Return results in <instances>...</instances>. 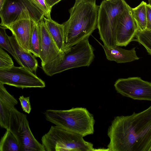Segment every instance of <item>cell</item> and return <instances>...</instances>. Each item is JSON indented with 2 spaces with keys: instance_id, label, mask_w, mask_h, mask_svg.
I'll return each mask as SVG.
<instances>
[{
  "instance_id": "obj_1",
  "label": "cell",
  "mask_w": 151,
  "mask_h": 151,
  "mask_svg": "<svg viewBox=\"0 0 151 151\" xmlns=\"http://www.w3.org/2000/svg\"><path fill=\"white\" fill-rule=\"evenodd\" d=\"M111 151H151V105L142 111L116 117L108 131Z\"/></svg>"
},
{
  "instance_id": "obj_2",
  "label": "cell",
  "mask_w": 151,
  "mask_h": 151,
  "mask_svg": "<svg viewBox=\"0 0 151 151\" xmlns=\"http://www.w3.org/2000/svg\"><path fill=\"white\" fill-rule=\"evenodd\" d=\"M99 6L96 1L81 3L69 10L64 29V51L88 38L97 28Z\"/></svg>"
},
{
  "instance_id": "obj_3",
  "label": "cell",
  "mask_w": 151,
  "mask_h": 151,
  "mask_svg": "<svg viewBox=\"0 0 151 151\" xmlns=\"http://www.w3.org/2000/svg\"><path fill=\"white\" fill-rule=\"evenodd\" d=\"M44 114L47 121L64 129L80 134L83 137L94 133L95 120L93 115L86 108L48 109Z\"/></svg>"
},
{
  "instance_id": "obj_4",
  "label": "cell",
  "mask_w": 151,
  "mask_h": 151,
  "mask_svg": "<svg viewBox=\"0 0 151 151\" xmlns=\"http://www.w3.org/2000/svg\"><path fill=\"white\" fill-rule=\"evenodd\" d=\"M94 50L88 38H86L64 51L60 58L42 68L46 74L51 76L70 69L88 67L94 58Z\"/></svg>"
},
{
  "instance_id": "obj_5",
  "label": "cell",
  "mask_w": 151,
  "mask_h": 151,
  "mask_svg": "<svg viewBox=\"0 0 151 151\" xmlns=\"http://www.w3.org/2000/svg\"><path fill=\"white\" fill-rule=\"evenodd\" d=\"M81 135L55 125L42 137V144L45 151H91L104 150L95 149L91 142L86 141Z\"/></svg>"
},
{
  "instance_id": "obj_6",
  "label": "cell",
  "mask_w": 151,
  "mask_h": 151,
  "mask_svg": "<svg viewBox=\"0 0 151 151\" xmlns=\"http://www.w3.org/2000/svg\"><path fill=\"white\" fill-rule=\"evenodd\" d=\"M127 4L124 0H104L99 6L97 28L100 39L108 48L116 45L118 19Z\"/></svg>"
},
{
  "instance_id": "obj_7",
  "label": "cell",
  "mask_w": 151,
  "mask_h": 151,
  "mask_svg": "<svg viewBox=\"0 0 151 151\" xmlns=\"http://www.w3.org/2000/svg\"><path fill=\"white\" fill-rule=\"evenodd\" d=\"M0 26L6 28L19 20L31 19L38 22L45 16L43 12L31 0H5L0 10Z\"/></svg>"
},
{
  "instance_id": "obj_8",
  "label": "cell",
  "mask_w": 151,
  "mask_h": 151,
  "mask_svg": "<svg viewBox=\"0 0 151 151\" xmlns=\"http://www.w3.org/2000/svg\"><path fill=\"white\" fill-rule=\"evenodd\" d=\"M9 129L18 141L19 151H45L32 133L26 115L15 107L10 111Z\"/></svg>"
},
{
  "instance_id": "obj_9",
  "label": "cell",
  "mask_w": 151,
  "mask_h": 151,
  "mask_svg": "<svg viewBox=\"0 0 151 151\" xmlns=\"http://www.w3.org/2000/svg\"><path fill=\"white\" fill-rule=\"evenodd\" d=\"M0 83L22 89L45 87V82L24 67L13 66L0 70Z\"/></svg>"
},
{
  "instance_id": "obj_10",
  "label": "cell",
  "mask_w": 151,
  "mask_h": 151,
  "mask_svg": "<svg viewBox=\"0 0 151 151\" xmlns=\"http://www.w3.org/2000/svg\"><path fill=\"white\" fill-rule=\"evenodd\" d=\"M117 92L134 100L151 101V83L139 77L121 78L115 82Z\"/></svg>"
},
{
  "instance_id": "obj_11",
  "label": "cell",
  "mask_w": 151,
  "mask_h": 151,
  "mask_svg": "<svg viewBox=\"0 0 151 151\" xmlns=\"http://www.w3.org/2000/svg\"><path fill=\"white\" fill-rule=\"evenodd\" d=\"M137 30L133 16L132 8L127 4L118 19L116 35V45L127 46L133 40Z\"/></svg>"
},
{
  "instance_id": "obj_12",
  "label": "cell",
  "mask_w": 151,
  "mask_h": 151,
  "mask_svg": "<svg viewBox=\"0 0 151 151\" xmlns=\"http://www.w3.org/2000/svg\"><path fill=\"white\" fill-rule=\"evenodd\" d=\"M40 35V58L42 67L60 58V51L54 42L45 24L43 18L38 22Z\"/></svg>"
},
{
  "instance_id": "obj_13",
  "label": "cell",
  "mask_w": 151,
  "mask_h": 151,
  "mask_svg": "<svg viewBox=\"0 0 151 151\" xmlns=\"http://www.w3.org/2000/svg\"><path fill=\"white\" fill-rule=\"evenodd\" d=\"M35 22L31 19H23L13 23L6 28L12 32V35L24 49L30 52L29 41Z\"/></svg>"
},
{
  "instance_id": "obj_14",
  "label": "cell",
  "mask_w": 151,
  "mask_h": 151,
  "mask_svg": "<svg viewBox=\"0 0 151 151\" xmlns=\"http://www.w3.org/2000/svg\"><path fill=\"white\" fill-rule=\"evenodd\" d=\"M18 101L0 83V126L9 129L10 111L18 104Z\"/></svg>"
},
{
  "instance_id": "obj_15",
  "label": "cell",
  "mask_w": 151,
  "mask_h": 151,
  "mask_svg": "<svg viewBox=\"0 0 151 151\" xmlns=\"http://www.w3.org/2000/svg\"><path fill=\"white\" fill-rule=\"evenodd\" d=\"M7 36L12 48L21 63V66L32 72L36 73L38 63L34 55L30 52L24 49L13 35Z\"/></svg>"
},
{
  "instance_id": "obj_16",
  "label": "cell",
  "mask_w": 151,
  "mask_h": 151,
  "mask_svg": "<svg viewBox=\"0 0 151 151\" xmlns=\"http://www.w3.org/2000/svg\"><path fill=\"white\" fill-rule=\"evenodd\" d=\"M104 50L107 59L110 61H115L118 63L131 62L138 60L139 58L136 53L135 48L128 50L116 45L109 48L99 42Z\"/></svg>"
},
{
  "instance_id": "obj_17",
  "label": "cell",
  "mask_w": 151,
  "mask_h": 151,
  "mask_svg": "<svg viewBox=\"0 0 151 151\" xmlns=\"http://www.w3.org/2000/svg\"><path fill=\"white\" fill-rule=\"evenodd\" d=\"M43 19L48 30L59 50L64 51V29L63 24H60L51 18L45 16Z\"/></svg>"
},
{
  "instance_id": "obj_18",
  "label": "cell",
  "mask_w": 151,
  "mask_h": 151,
  "mask_svg": "<svg viewBox=\"0 0 151 151\" xmlns=\"http://www.w3.org/2000/svg\"><path fill=\"white\" fill-rule=\"evenodd\" d=\"M147 4L146 2L142 1L137 6L132 8L133 16L138 30L142 31L146 29Z\"/></svg>"
},
{
  "instance_id": "obj_19",
  "label": "cell",
  "mask_w": 151,
  "mask_h": 151,
  "mask_svg": "<svg viewBox=\"0 0 151 151\" xmlns=\"http://www.w3.org/2000/svg\"><path fill=\"white\" fill-rule=\"evenodd\" d=\"M0 151H19L18 141L9 129L6 130L0 142Z\"/></svg>"
},
{
  "instance_id": "obj_20",
  "label": "cell",
  "mask_w": 151,
  "mask_h": 151,
  "mask_svg": "<svg viewBox=\"0 0 151 151\" xmlns=\"http://www.w3.org/2000/svg\"><path fill=\"white\" fill-rule=\"evenodd\" d=\"M40 35L38 22H35L30 38L29 48L30 52L35 57L40 58Z\"/></svg>"
},
{
  "instance_id": "obj_21",
  "label": "cell",
  "mask_w": 151,
  "mask_h": 151,
  "mask_svg": "<svg viewBox=\"0 0 151 151\" xmlns=\"http://www.w3.org/2000/svg\"><path fill=\"white\" fill-rule=\"evenodd\" d=\"M134 37L135 39L133 40L142 45L151 55V30H137Z\"/></svg>"
},
{
  "instance_id": "obj_22",
  "label": "cell",
  "mask_w": 151,
  "mask_h": 151,
  "mask_svg": "<svg viewBox=\"0 0 151 151\" xmlns=\"http://www.w3.org/2000/svg\"><path fill=\"white\" fill-rule=\"evenodd\" d=\"M3 26H0V47L8 51L13 57L17 62L21 66V63L12 48L7 37L5 29Z\"/></svg>"
},
{
  "instance_id": "obj_23",
  "label": "cell",
  "mask_w": 151,
  "mask_h": 151,
  "mask_svg": "<svg viewBox=\"0 0 151 151\" xmlns=\"http://www.w3.org/2000/svg\"><path fill=\"white\" fill-rule=\"evenodd\" d=\"M13 66L14 63L11 58L0 47V70L9 68Z\"/></svg>"
},
{
  "instance_id": "obj_24",
  "label": "cell",
  "mask_w": 151,
  "mask_h": 151,
  "mask_svg": "<svg viewBox=\"0 0 151 151\" xmlns=\"http://www.w3.org/2000/svg\"><path fill=\"white\" fill-rule=\"evenodd\" d=\"M40 8L44 14L46 18H50L52 8L47 4L45 0H31Z\"/></svg>"
},
{
  "instance_id": "obj_25",
  "label": "cell",
  "mask_w": 151,
  "mask_h": 151,
  "mask_svg": "<svg viewBox=\"0 0 151 151\" xmlns=\"http://www.w3.org/2000/svg\"><path fill=\"white\" fill-rule=\"evenodd\" d=\"M19 100L23 110L27 114H29L32 109L29 97H25L23 96H22L19 97Z\"/></svg>"
},
{
  "instance_id": "obj_26",
  "label": "cell",
  "mask_w": 151,
  "mask_h": 151,
  "mask_svg": "<svg viewBox=\"0 0 151 151\" xmlns=\"http://www.w3.org/2000/svg\"><path fill=\"white\" fill-rule=\"evenodd\" d=\"M147 25L146 29L151 30V4L146 5Z\"/></svg>"
},
{
  "instance_id": "obj_27",
  "label": "cell",
  "mask_w": 151,
  "mask_h": 151,
  "mask_svg": "<svg viewBox=\"0 0 151 151\" xmlns=\"http://www.w3.org/2000/svg\"><path fill=\"white\" fill-rule=\"evenodd\" d=\"M61 0H45L48 5L51 8Z\"/></svg>"
},
{
  "instance_id": "obj_28",
  "label": "cell",
  "mask_w": 151,
  "mask_h": 151,
  "mask_svg": "<svg viewBox=\"0 0 151 151\" xmlns=\"http://www.w3.org/2000/svg\"><path fill=\"white\" fill-rule=\"evenodd\" d=\"M94 1H96V0H76L75 3L72 7L74 8L76 6L79 4L83 2Z\"/></svg>"
},
{
  "instance_id": "obj_29",
  "label": "cell",
  "mask_w": 151,
  "mask_h": 151,
  "mask_svg": "<svg viewBox=\"0 0 151 151\" xmlns=\"http://www.w3.org/2000/svg\"><path fill=\"white\" fill-rule=\"evenodd\" d=\"M5 1V0H0V10L2 8Z\"/></svg>"
},
{
  "instance_id": "obj_30",
  "label": "cell",
  "mask_w": 151,
  "mask_h": 151,
  "mask_svg": "<svg viewBox=\"0 0 151 151\" xmlns=\"http://www.w3.org/2000/svg\"><path fill=\"white\" fill-rule=\"evenodd\" d=\"M149 4H151V0H148Z\"/></svg>"
}]
</instances>
